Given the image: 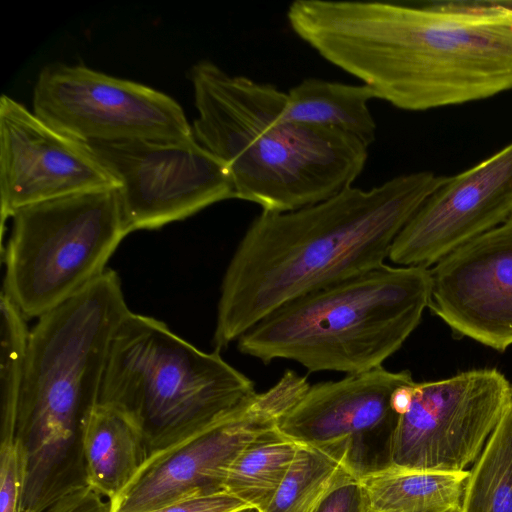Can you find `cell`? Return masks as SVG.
Wrapping results in <instances>:
<instances>
[{
  "mask_svg": "<svg viewBox=\"0 0 512 512\" xmlns=\"http://www.w3.org/2000/svg\"><path fill=\"white\" fill-rule=\"evenodd\" d=\"M287 20L326 61L401 110L512 89V6L295 0Z\"/></svg>",
  "mask_w": 512,
  "mask_h": 512,
  "instance_id": "obj_1",
  "label": "cell"
},
{
  "mask_svg": "<svg viewBox=\"0 0 512 512\" xmlns=\"http://www.w3.org/2000/svg\"><path fill=\"white\" fill-rule=\"evenodd\" d=\"M428 308L457 335L497 351L512 345V220L432 268Z\"/></svg>",
  "mask_w": 512,
  "mask_h": 512,
  "instance_id": "obj_15",
  "label": "cell"
},
{
  "mask_svg": "<svg viewBox=\"0 0 512 512\" xmlns=\"http://www.w3.org/2000/svg\"><path fill=\"white\" fill-rule=\"evenodd\" d=\"M99 493L85 482L71 483L47 507L48 512H109Z\"/></svg>",
  "mask_w": 512,
  "mask_h": 512,
  "instance_id": "obj_24",
  "label": "cell"
},
{
  "mask_svg": "<svg viewBox=\"0 0 512 512\" xmlns=\"http://www.w3.org/2000/svg\"><path fill=\"white\" fill-rule=\"evenodd\" d=\"M357 480L347 467L323 450L298 444L294 459L263 512H313L337 487Z\"/></svg>",
  "mask_w": 512,
  "mask_h": 512,
  "instance_id": "obj_21",
  "label": "cell"
},
{
  "mask_svg": "<svg viewBox=\"0 0 512 512\" xmlns=\"http://www.w3.org/2000/svg\"><path fill=\"white\" fill-rule=\"evenodd\" d=\"M299 388L282 376L241 410L195 435L149 454L109 512H152L191 497L223 491L229 465L251 443L278 430Z\"/></svg>",
  "mask_w": 512,
  "mask_h": 512,
  "instance_id": "obj_11",
  "label": "cell"
},
{
  "mask_svg": "<svg viewBox=\"0 0 512 512\" xmlns=\"http://www.w3.org/2000/svg\"><path fill=\"white\" fill-rule=\"evenodd\" d=\"M460 512H512V402L469 471Z\"/></svg>",
  "mask_w": 512,
  "mask_h": 512,
  "instance_id": "obj_20",
  "label": "cell"
},
{
  "mask_svg": "<svg viewBox=\"0 0 512 512\" xmlns=\"http://www.w3.org/2000/svg\"><path fill=\"white\" fill-rule=\"evenodd\" d=\"M248 508L253 507L227 492H219L184 499L152 512H237Z\"/></svg>",
  "mask_w": 512,
  "mask_h": 512,
  "instance_id": "obj_25",
  "label": "cell"
},
{
  "mask_svg": "<svg viewBox=\"0 0 512 512\" xmlns=\"http://www.w3.org/2000/svg\"><path fill=\"white\" fill-rule=\"evenodd\" d=\"M512 220V142L469 169L447 177L395 238L389 259L434 266L474 238Z\"/></svg>",
  "mask_w": 512,
  "mask_h": 512,
  "instance_id": "obj_14",
  "label": "cell"
},
{
  "mask_svg": "<svg viewBox=\"0 0 512 512\" xmlns=\"http://www.w3.org/2000/svg\"><path fill=\"white\" fill-rule=\"evenodd\" d=\"M11 218L3 289L26 319L41 317L101 276L129 234L117 187L29 205Z\"/></svg>",
  "mask_w": 512,
  "mask_h": 512,
  "instance_id": "obj_7",
  "label": "cell"
},
{
  "mask_svg": "<svg viewBox=\"0 0 512 512\" xmlns=\"http://www.w3.org/2000/svg\"><path fill=\"white\" fill-rule=\"evenodd\" d=\"M79 443L84 482L109 502L129 485L149 456L138 423L123 411L98 403L82 422Z\"/></svg>",
  "mask_w": 512,
  "mask_h": 512,
  "instance_id": "obj_16",
  "label": "cell"
},
{
  "mask_svg": "<svg viewBox=\"0 0 512 512\" xmlns=\"http://www.w3.org/2000/svg\"><path fill=\"white\" fill-rule=\"evenodd\" d=\"M446 178L418 171L368 190L350 186L297 210L262 211L224 274L215 349L286 302L384 264L399 232Z\"/></svg>",
  "mask_w": 512,
  "mask_h": 512,
  "instance_id": "obj_2",
  "label": "cell"
},
{
  "mask_svg": "<svg viewBox=\"0 0 512 512\" xmlns=\"http://www.w3.org/2000/svg\"><path fill=\"white\" fill-rule=\"evenodd\" d=\"M430 295V268L384 263L286 302L244 333L237 348L264 364L287 359L310 373H363L401 348Z\"/></svg>",
  "mask_w": 512,
  "mask_h": 512,
  "instance_id": "obj_5",
  "label": "cell"
},
{
  "mask_svg": "<svg viewBox=\"0 0 512 512\" xmlns=\"http://www.w3.org/2000/svg\"><path fill=\"white\" fill-rule=\"evenodd\" d=\"M511 402L512 383L494 368L415 382L391 437L389 465L466 471Z\"/></svg>",
  "mask_w": 512,
  "mask_h": 512,
  "instance_id": "obj_9",
  "label": "cell"
},
{
  "mask_svg": "<svg viewBox=\"0 0 512 512\" xmlns=\"http://www.w3.org/2000/svg\"><path fill=\"white\" fill-rule=\"evenodd\" d=\"M286 95L289 120L344 132L368 147L375 141L377 126L369 102L377 96L369 86L306 78Z\"/></svg>",
  "mask_w": 512,
  "mask_h": 512,
  "instance_id": "obj_18",
  "label": "cell"
},
{
  "mask_svg": "<svg viewBox=\"0 0 512 512\" xmlns=\"http://www.w3.org/2000/svg\"><path fill=\"white\" fill-rule=\"evenodd\" d=\"M27 454L16 438L1 441L0 512H22L27 482Z\"/></svg>",
  "mask_w": 512,
  "mask_h": 512,
  "instance_id": "obj_23",
  "label": "cell"
},
{
  "mask_svg": "<svg viewBox=\"0 0 512 512\" xmlns=\"http://www.w3.org/2000/svg\"><path fill=\"white\" fill-rule=\"evenodd\" d=\"M313 512H365L358 480L349 481L333 490Z\"/></svg>",
  "mask_w": 512,
  "mask_h": 512,
  "instance_id": "obj_26",
  "label": "cell"
},
{
  "mask_svg": "<svg viewBox=\"0 0 512 512\" xmlns=\"http://www.w3.org/2000/svg\"><path fill=\"white\" fill-rule=\"evenodd\" d=\"M0 345L1 441L15 438L29 334L25 317L2 288Z\"/></svg>",
  "mask_w": 512,
  "mask_h": 512,
  "instance_id": "obj_22",
  "label": "cell"
},
{
  "mask_svg": "<svg viewBox=\"0 0 512 512\" xmlns=\"http://www.w3.org/2000/svg\"><path fill=\"white\" fill-rule=\"evenodd\" d=\"M298 444L278 430L251 443L229 465L223 491L263 512L283 481Z\"/></svg>",
  "mask_w": 512,
  "mask_h": 512,
  "instance_id": "obj_19",
  "label": "cell"
},
{
  "mask_svg": "<svg viewBox=\"0 0 512 512\" xmlns=\"http://www.w3.org/2000/svg\"><path fill=\"white\" fill-rule=\"evenodd\" d=\"M189 74L198 112L194 136L227 167L237 199L262 211H293L353 186L364 170L368 146L289 120L287 95L274 85L230 75L209 60Z\"/></svg>",
  "mask_w": 512,
  "mask_h": 512,
  "instance_id": "obj_3",
  "label": "cell"
},
{
  "mask_svg": "<svg viewBox=\"0 0 512 512\" xmlns=\"http://www.w3.org/2000/svg\"><path fill=\"white\" fill-rule=\"evenodd\" d=\"M412 382L410 371L380 366L310 385L281 418L278 431L328 453L359 480L389 465V446L398 420L392 397L399 387Z\"/></svg>",
  "mask_w": 512,
  "mask_h": 512,
  "instance_id": "obj_12",
  "label": "cell"
},
{
  "mask_svg": "<svg viewBox=\"0 0 512 512\" xmlns=\"http://www.w3.org/2000/svg\"><path fill=\"white\" fill-rule=\"evenodd\" d=\"M256 393L219 350L201 351L163 321L130 311L113 336L98 404L133 418L151 454L229 418Z\"/></svg>",
  "mask_w": 512,
  "mask_h": 512,
  "instance_id": "obj_6",
  "label": "cell"
},
{
  "mask_svg": "<svg viewBox=\"0 0 512 512\" xmlns=\"http://www.w3.org/2000/svg\"><path fill=\"white\" fill-rule=\"evenodd\" d=\"M117 181L129 233L158 229L236 198L227 167L195 139L86 143Z\"/></svg>",
  "mask_w": 512,
  "mask_h": 512,
  "instance_id": "obj_10",
  "label": "cell"
},
{
  "mask_svg": "<svg viewBox=\"0 0 512 512\" xmlns=\"http://www.w3.org/2000/svg\"><path fill=\"white\" fill-rule=\"evenodd\" d=\"M33 112L58 133L85 144L195 139L184 110L169 95L81 64L42 68Z\"/></svg>",
  "mask_w": 512,
  "mask_h": 512,
  "instance_id": "obj_8",
  "label": "cell"
},
{
  "mask_svg": "<svg viewBox=\"0 0 512 512\" xmlns=\"http://www.w3.org/2000/svg\"><path fill=\"white\" fill-rule=\"evenodd\" d=\"M129 312L119 275L107 269L30 331L15 424L28 460L22 512H43L70 485V450L98 403L113 336Z\"/></svg>",
  "mask_w": 512,
  "mask_h": 512,
  "instance_id": "obj_4",
  "label": "cell"
},
{
  "mask_svg": "<svg viewBox=\"0 0 512 512\" xmlns=\"http://www.w3.org/2000/svg\"><path fill=\"white\" fill-rule=\"evenodd\" d=\"M468 475L388 465L358 482L365 512H460Z\"/></svg>",
  "mask_w": 512,
  "mask_h": 512,
  "instance_id": "obj_17",
  "label": "cell"
},
{
  "mask_svg": "<svg viewBox=\"0 0 512 512\" xmlns=\"http://www.w3.org/2000/svg\"><path fill=\"white\" fill-rule=\"evenodd\" d=\"M237 512H259V511L256 510L255 508H248V509H244V510L237 511Z\"/></svg>",
  "mask_w": 512,
  "mask_h": 512,
  "instance_id": "obj_27",
  "label": "cell"
},
{
  "mask_svg": "<svg viewBox=\"0 0 512 512\" xmlns=\"http://www.w3.org/2000/svg\"><path fill=\"white\" fill-rule=\"evenodd\" d=\"M118 187L85 143L48 126L23 104L0 98V200L4 222L19 209Z\"/></svg>",
  "mask_w": 512,
  "mask_h": 512,
  "instance_id": "obj_13",
  "label": "cell"
}]
</instances>
